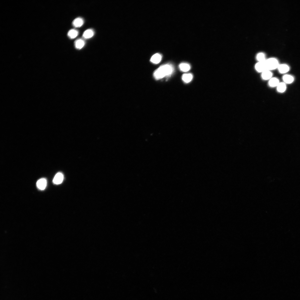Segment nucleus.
Instances as JSON below:
<instances>
[{
	"label": "nucleus",
	"instance_id": "f257e3e1",
	"mask_svg": "<svg viewBox=\"0 0 300 300\" xmlns=\"http://www.w3.org/2000/svg\"><path fill=\"white\" fill-rule=\"evenodd\" d=\"M173 71V67L171 64L167 63L163 64L154 72V77L156 80H159L165 77L171 76Z\"/></svg>",
	"mask_w": 300,
	"mask_h": 300
},
{
	"label": "nucleus",
	"instance_id": "f03ea898",
	"mask_svg": "<svg viewBox=\"0 0 300 300\" xmlns=\"http://www.w3.org/2000/svg\"><path fill=\"white\" fill-rule=\"evenodd\" d=\"M265 63L266 70L270 71L277 68L279 65L278 60L273 58L266 60Z\"/></svg>",
	"mask_w": 300,
	"mask_h": 300
},
{
	"label": "nucleus",
	"instance_id": "7ed1b4c3",
	"mask_svg": "<svg viewBox=\"0 0 300 300\" xmlns=\"http://www.w3.org/2000/svg\"><path fill=\"white\" fill-rule=\"evenodd\" d=\"M63 179L64 176L62 173L58 172L55 175L53 181L54 184L59 185L62 183Z\"/></svg>",
	"mask_w": 300,
	"mask_h": 300
},
{
	"label": "nucleus",
	"instance_id": "20e7f679",
	"mask_svg": "<svg viewBox=\"0 0 300 300\" xmlns=\"http://www.w3.org/2000/svg\"><path fill=\"white\" fill-rule=\"evenodd\" d=\"M47 185V180L44 178H41L38 180L36 183L38 188L40 190H43L45 189Z\"/></svg>",
	"mask_w": 300,
	"mask_h": 300
},
{
	"label": "nucleus",
	"instance_id": "39448f33",
	"mask_svg": "<svg viewBox=\"0 0 300 300\" xmlns=\"http://www.w3.org/2000/svg\"><path fill=\"white\" fill-rule=\"evenodd\" d=\"M255 68L256 70L259 72L262 73L267 70L265 62H258L255 65Z\"/></svg>",
	"mask_w": 300,
	"mask_h": 300
},
{
	"label": "nucleus",
	"instance_id": "423d86ee",
	"mask_svg": "<svg viewBox=\"0 0 300 300\" xmlns=\"http://www.w3.org/2000/svg\"><path fill=\"white\" fill-rule=\"evenodd\" d=\"M162 59L161 55L159 53H156L151 58L150 61L152 63L157 64L159 63Z\"/></svg>",
	"mask_w": 300,
	"mask_h": 300
},
{
	"label": "nucleus",
	"instance_id": "0eeeda50",
	"mask_svg": "<svg viewBox=\"0 0 300 300\" xmlns=\"http://www.w3.org/2000/svg\"><path fill=\"white\" fill-rule=\"evenodd\" d=\"M277 68L279 72L282 74L286 73L290 69L289 66L285 64H279Z\"/></svg>",
	"mask_w": 300,
	"mask_h": 300
},
{
	"label": "nucleus",
	"instance_id": "6e6552de",
	"mask_svg": "<svg viewBox=\"0 0 300 300\" xmlns=\"http://www.w3.org/2000/svg\"><path fill=\"white\" fill-rule=\"evenodd\" d=\"M273 74L271 71L266 70L262 73L261 76L264 80H270L272 78Z\"/></svg>",
	"mask_w": 300,
	"mask_h": 300
},
{
	"label": "nucleus",
	"instance_id": "1a4fd4ad",
	"mask_svg": "<svg viewBox=\"0 0 300 300\" xmlns=\"http://www.w3.org/2000/svg\"><path fill=\"white\" fill-rule=\"evenodd\" d=\"M84 23L83 19L81 18H78L75 19L73 22V25L76 28L81 27Z\"/></svg>",
	"mask_w": 300,
	"mask_h": 300
},
{
	"label": "nucleus",
	"instance_id": "9d476101",
	"mask_svg": "<svg viewBox=\"0 0 300 300\" xmlns=\"http://www.w3.org/2000/svg\"><path fill=\"white\" fill-rule=\"evenodd\" d=\"M283 79L284 83L288 84L292 83L294 80V77L289 75H285L284 76Z\"/></svg>",
	"mask_w": 300,
	"mask_h": 300
},
{
	"label": "nucleus",
	"instance_id": "9b49d317",
	"mask_svg": "<svg viewBox=\"0 0 300 300\" xmlns=\"http://www.w3.org/2000/svg\"><path fill=\"white\" fill-rule=\"evenodd\" d=\"M94 31L91 29H88L85 31L83 33V36L85 39H89L93 37L94 35Z\"/></svg>",
	"mask_w": 300,
	"mask_h": 300
},
{
	"label": "nucleus",
	"instance_id": "f8f14e48",
	"mask_svg": "<svg viewBox=\"0 0 300 300\" xmlns=\"http://www.w3.org/2000/svg\"><path fill=\"white\" fill-rule=\"evenodd\" d=\"M279 80L276 78H272L269 81V84L271 87H277L279 83Z\"/></svg>",
	"mask_w": 300,
	"mask_h": 300
},
{
	"label": "nucleus",
	"instance_id": "ddd939ff",
	"mask_svg": "<svg viewBox=\"0 0 300 300\" xmlns=\"http://www.w3.org/2000/svg\"><path fill=\"white\" fill-rule=\"evenodd\" d=\"M75 44V48L77 49H81L84 45L85 42L82 39H79L76 40Z\"/></svg>",
	"mask_w": 300,
	"mask_h": 300
},
{
	"label": "nucleus",
	"instance_id": "4468645a",
	"mask_svg": "<svg viewBox=\"0 0 300 300\" xmlns=\"http://www.w3.org/2000/svg\"><path fill=\"white\" fill-rule=\"evenodd\" d=\"M277 87V91L280 93L285 92L286 89V84L283 82L279 83Z\"/></svg>",
	"mask_w": 300,
	"mask_h": 300
},
{
	"label": "nucleus",
	"instance_id": "2eb2a0df",
	"mask_svg": "<svg viewBox=\"0 0 300 300\" xmlns=\"http://www.w3.org/2000/svg\"><path fill=\"white\" fill-rule=\"evenodd\" d=\"M193 78V76L191 74H185L182 76V79L185 82L188 83L191 81Z\"/></svg>",
	"mask_w": 300,
	"mask_h": 300
},
{
	"label": "nucleus",
	"instance_id": "dca6fc26",
	"mask_svg": "<svg viewBox=\"0 0 300 300\" xmlns=\"http://www.w3.org/2000/svg\"><path fill=\"white\" fill-rule=\"evenodd\" d=\"M179 67L181 71L184 72H187L190 69V65L187 63H181L180 64Z\"/></svg>",
	"mask_w": 300,
	"mask_h": 300
},
{
	"label": "nucleus",
	"instance_id": "f3484780",
	"mask_svg": "<svg viewBox=\"0 0 300 300\" xmlns=\"http://www.w3.org/2000/svg\"><path fill=\"white\" fill-rule=\"evenodd\" d=\"M79 34L78 31L75 29H71L69 31L68 34V37L71 39L75 38Z\"/></svg>",
	"mask_w": 300,
	"mask_h": 300
},
{
	"label": "nucleus",
	"instance_id": "a211bd4d",
	"mask_svg": "<svg viewBox=\"0 0 300 300\" xmlns=\"http://www.w3.org/2000/svg\"><path fill=\"white\" fill-rule=\"evenodd\" d=\"M258 62H264L265 61V54L263 53L258 54L256 57Z\"/></svg>",
	"mask_w": 300,
	"mask_h": 300
}]
</instances>
